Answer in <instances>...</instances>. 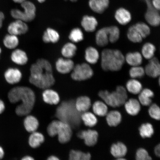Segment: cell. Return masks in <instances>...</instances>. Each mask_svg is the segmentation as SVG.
Wrapping results in <instances>:
<instances>
[{
  "label": "cell",
  "instance_id": "obj_1",
  "mask_svg": "<svg viewBox=\"0 0 160 160\" xmlns=\"http://www.w3.org/2000/svg\"><path fill=\"white\" fill-rule=\"evenodd\" d=\"M30 71V83L39 88H49L55 82L52 66L47 60H38L31 66Z\"/></svg>",
  "mask_w": 160,
  "mask_h": 160
},
{
  "label": "cell",
  "instance_id": "obj_2",
  "mask_svg": "<svg viewBox=\"0 0 160 160\" xmlns=\"http://www.w3.org/2000/svg\"><path fill=\"white\" fill-rule=\"evenodd\" d=\"M8 98L11 103L21 102L18 106L15 112L18 115H27L32 110L35 102L34 92L31 88L25 87L13 88L9 92Z\"/></svg>",
  "mask_w": 160,
  "mask_h": 160
},
{
  "label": "cell",
  "instance_id": "obj_3",
  "mask_svg": "<svg viewBox=\"0 0 160 160\" xmlns=\"http://www.w3.org/2000/svg\"><path fill=\"white\" fill-rule=\"evenodd\" d=\"M125 62L124 56L119 50L107 49L102 52L101 66L104 71H119L122 69Z\"/></svg>",
  "mask_w": 160,
  "mask_h": 160
},
{
  "label": "cell",
  "instance_id": "obj_4",
  "mask_svg": "<svg viewBox=\"0 0 160 160\" xmlns=\"http://www.w3.org/2000/svg\"><path fill=\"white\" fill-rule=\"evenodd\" d=\"M79 112L75 107V102L72 100L63 102L57 108L56 116L61 121L68 124L71 127L79 125Z\"/></svg>",
  "mask_w": 160,
  "mask_h": 160
},
{
  "label": "cell",
  "instance_id": "obj_5",
  "mask_svg": "<svg viewBox=\"0 0 160 160\" xmlns=\"http://www.w3.org/2000/svg\"><path fill=\"white\" fill-rule=\"evenodd\" d=\"M98 95L106 104L114 108L124 104L128 99L127 90L122 86H118L112 92L107 90L100 91Z\"/></svg>",
  "mask_w": 160,
  "mask_h": 160
},
{
  "label": "cell",
  "instance_id": "obj_6",
  "mask_svg": "<svg viewBox=\"0 0 160 160\" xmlns=\"http://www.w3.org/2000/svg\"><path fill=\"white\" fill-rule=\"evenodd\" d=\"M47 132L50 137H54L58 135L59 141L62 143L68 142L72 134L71 126L59 120L52 122L48 126Z\"/></svg>",
  "mask_w": 160,
  "mask_h": 160
},
{
  "label": "cell",
  "instance_id": "obj_7",
  "mask_svg": "<svg viewBox=\"0 0 160 160\" xmlns=\"http://www.w3.org/2000/svg\"><path fill=\"white\" fill-rule=\"evenodd\" d=\"M23 11L17 9L12 10L11 14L14 18L24 22H31L36 16V7L31 2L25 1L21 3Z\"/></svg>",
  "mask_w": 160,
  "mask_h": 160
},
{
  "label": "cell",
  "instance_id": "obj_8",
  "mask_svg": "<svg viewBox=\"0 0 160 160\" xmlns=\"http://www.w3.org/2000/svg\"><path fill=\"white\" fill-rule=\"evenodd\" d=\"M72 71V79L76 81H83L89 79L93 77L94 74L91 66L87 63L76 65Z\"/></svg>",
  "mask_w": 160,
  "mask_h": 160
},
{
  "label": "cell",
  "instance_id": "obj_9",
  "mask_svg": "<svg viewBox=\"0 0 160 160\" xmlns=\"http://www.w3.org/2000/svg\"><path fill=\"white\" fill-rule=\"evenodd\" d=\"M78 136L80 138L84 140L86 145L92 147L97 143L98 133L95 130L89 129L80 132Z\"/></svg>",
  "mask_w": 160,
  "mask_h": 160
},
{
  "label": "cell",
  "instance_id": "obj_10",
  "mask_svg": "<svg viewBox=\"0 0 160 160\" xmlns=\"http://www.w3.org/2000/svg\"><path fill=\"white\" fill-rule=\"evenodd\" d=\"M144 69L146 74L149 77L154 78L159 77L160 64L158 59L154 57L149 60V63L146 66Z\"/></svg>",
  "mask_w": 160,
  "mask_h": 160
},
{
  "label": "cell",
  "instance_id": "obj_11",
  "mask_svg": "<svg viewBox=\"0 0 160 160\" xmlns=\"http://www.w3.org/2000/svg\"><path fill=\"white\" fill-rule=\"evenodd\" d=\"M147 10L145 14V19L148 23L154 27L160 25V17L158 10L152 5L147 6Z\"/></svg>",
  "mask_w": 160,
  "mask_h": 160
},
{
  "label": "cell",
  "instance_id": "obj_12",
  "mask_svg": "<svg viewBox=\"0 0 160 160\" xmlns=\"http://www.w3.org/2000/svg\"><path fill=\"white\" fill-rule=\"evenodd\" d=\"M28 27L25 22L17 20L9 25L8 27V32L10 34L17 36L24 34L27 32Z\"/></svg>",
  "mask_w": 160,
  "mask_h": 160
},
{
  "label": "cell",
  "instance_id": "obj_13",
  "mask_svg": "<svg viewBox=\"0 0 160 160\" xmlns=\"http://www.w3.org/2000/svg\"><path fill=\"white\" fill-rule=\"evenodd\" d=\"M73 62L70 59L61 58L56 62V67L58 72L62 74H67L72 71L74 67Z\"/></svg>",
  "mask_w": 160,
  "mask_h": 160
},
{
  "label": "cell",
  "instance_id": "obj_14",
  "mask_svg": "<svg viewBox=\"0 0 160 160\" xmlns=\"http://www.w3.org/2000/svg\"><path fill=\"white\" fill-rule=\"evenodd\" d=\"M4 77L8 83L10 84H15L21 81L22 74L19 69L10 68L5 71Z\"/></svg>",
  "mask_w": 160,
  "mask_h": 160
},
{
  "label": "cell",
  "instance_id": "obj_15",
  "mask_svg": "<svg viewBox=\"0 0 160 160\" xmlns=\"http://www.w3.org/2000/svg\"><path fill=\"white\" fill-rule=\"evenodd\" d=\"M115 17L118 22L122 25H127L131 22L132 19L130 12L122 8H120L116 11Z\"/></svg>",
  "mask_w": 160,
  "mask_h": 160
},
{
  "label": "cell",
  "instance_id": "obj_16",
  "mask_svg": "<svg viewBox=\"0 0 160 160\" xmlns=\"http://www.w3.org/2000/svg\"><path fill=\"white\" fill-rule=\"evenodd\" d=\"M81 25L86 31L92 32L97 28L98 22L95 18L92 16L86 15L82 20Z\"/></svg>",
  "mask_w": 160,
  "mask_h": 160
},
{
  "label": "cell",
  "instance_id": "obj_17",
  "mask_svg": "<svg viewBox=\"0 0 160 160\" xmlns=\"http://www.w3.org/2000/svg\"><path fill=\"white\" fill-rule=\"evenodd\" d=\"M91 106V100L87 96H81L78 98L75 102L76 108L79 112H87Z\"/></svg>",
  "mask_w": 160,
  "mask_h": 160
},
{
  "label": "cell",
  "instance_id": "obj_18",
  "mask_svg": "<svg viewBox=\"0 0 160 160\" xmlns=\"http://www.w3.org/2000/svg\"><path fill=\"white\" fill-rule=\"evenodd\" d=\"M124 104L126 111L132 116L137 115L141 110V104L135 99H129L125 102Z\"/></svg>",
  "mask_w": 160,
  "mask_h": 160
},
{
  "label": "cell",
  "instance_id": "obj_19",
  "mask_svg": "<svg viewBox=\"0 0 160 160\" xmlns=\"http://www.w3.org/2000/svg\"><path fill=\"white\" fill-rule=\"evenodd\" d=\"M44 101L50 105H57L60 101V97L57 92L48 88L45 89L42 93Z\"/></svg>",
  "mask_w": 160,
  "mask_h": 160
},
{
  "label": "cell",
  "instance_id": "obj_20",
  "mask_svg": "<svg viewBox=\"0 0 160 160\" xmlns=\"http://www.w3.org/2000/svg\"><path fill=\"white\" fill-rule=\"evenodd\" d=\"M125 58V61L132 67L140 66L142 63V56L138 52L128 53Z\"/></svg>",
  "mask_w": 160,
  "mask_h": 160
},
{
  "label": "cell",
  "instance_id": "obj_21",
  "mask_svg": "<svg viewBox=\"0 0 160 160\" xmlns=\"http://www.w3.org/2000/svg\"><path fill=\"white\" fill-rule=\"evenodd\" d=\"M96 42L99 47H103L109 43V35L107 27L100 29L96 33Z\"/></svg>",
  "mask_w": 160,
  "mask_h": 160
},
{
  "label": "cell",
  "instance_id": "obj_22",
  "mask_svg": "<svg viewBox=\"0 0 160 160\" xmlns=\"http://www.w3.org/2000/svg\"><path fill=\"white\" fill-rule=\"evenodd\" d=\"M138 99L140 104L145 106L151 104L152 98L154 94L151 89L148 88L142 89L139 94Z\"/></svg>",
  "mask_w": 160,
  "mask_h": 160
},
{
  "label": "cell",
  "instance_id": "obj_23",
  "mask_svg": "<svg viewBox=\"0 0 160 160\" xmlns=\"http://www.w3.org/2000/svg\"><path fill=\"white\" fill-rule=\"evenodd\" d=\"M11 58L14 62L19 65H24L27 63L28 58L27 54L22 50L16 49L12 52Z\"/></svg>",
  "mask_w": 160,
  "mask_h": 160
},
{
  "label": "cell",
  "instance_id": "obj_24",
  "mask_svg": "<svg viewBox=\"0 0 160 160\" xmlns=\"http://www.w3.org/2000/svg\"><path fill=\"white\" fill-rule=\"evenodd\" d=\"M127 152V147L123 143L120 142L113 144L111 147V154L117 158H123Z\"/></svg>",
  "mask_w": 160,
  "mask_h": 160
},
{
  "label": "cell",
  "instance_id": "obj_25",
  "mask_svg": "<svg viewBox=\"0 0 160 160\" xmlns=\"http://www.w3.org/2000/svg\"><path fill=\"white\" fill-rule=\"evenodd\" d=\"M99 57V52L95 48L90 47L85 50V57L86 61L91 64H95L97 63Z\"/></svg>",
  "mask_w": 160,
  "mask_h": 160
},
{
  "label": "cell",
  "instance_id": "obj_26",
  "mask_svg": "<svg viewBox=\"0 0 160 160\" xmlns=\"http://www.w3.org/2000/svg\"><path fill=\"white\" fill-rule=\"evenodd\" d=\"M126 89L129 93L134 95L139 94L142 90V85L141 82L137 79H132L126 83Z\"/></svg>",
  "mask_w": 160,
  "mask_h": 160
},
{
  "label": "cell",
  "instance_id": "obj_27",
  "mask_svg": "<svg viewBox=\"0 0 160 160\" xmlns=\"http://www.w3.org/2000/svg\"><path fill=\"white\" fill-rule=\"evenodd\" d=\"M106 116L108 125L111 127H116L121 122L122 115L118 111H111L108 113Z\"/></svg>",
  "mask_w": 160,
  "mask_h": 160
},
{
  "label": "cell",
  "instance_id": "obj_28",
  "mask_svg": "<svg viewBox=\"0 0 160 160\" xmlns=\"http://www.w3.org/2000/svg\"><path fill=\"white\" fill-rule=\"evenodd\" d=\"M25 128L29 132H35L39 127V122L36 118L33 116H27L24 121Z\"/></svg>",
  "mask_w": 160,
  "mask_h": 160
},
{
  "label": "cell",
  "instance_id": "obj_29",
  "mask_svg": "<svg viewBox=\"0 0 160 160\" xmlns=\"http://www.w3.org/2000/svg\"><path fill=\"white\" fill-rule=\"evenodd\" d=\"M59 38V34L57 31L51 28H49L44 33L43 40L46 43H55L58 41Z\"/></svg>",
  "mask_w": 160,
  "mask_h": 160
},
{
  "label": "cell",
  "instance_id": "obj_30",
  "mask_svg": "<svg viewBox=\"0 0 160 160\" xmlns=\"http://www.w3.org/2000/svg\"><path fill=\"white\" fill-rule=\"evenodd\" d=\"M45 141V138L42 133L38 132H33L30 135L29 143L32 148H36L39 147Z\"/></svg>",
  "mask_w": 160,
  "mask_h": 160
},
{
  "label": "cell",
  "instance_id": "obj_31",
  "mask_svg": "<svg viewBox=\"0 0 160 160\" xmlns=\"http://www.w3.org/2000/svg\"><path fill=\"white\" fill-rule=\"evenodd\" d=\"M156 50V47L153 44L146 43L142 47L141 54L145 59L150 60L154 57Z\"/></svg>",
  "mask_w": 160,
  "mask_h": 160
},
{
  "label": "cell",
  "instance_id": "obj_32",
  "mask_svg": "<svg viewBox=\"0 0 160 160\" xmlns=\"http://www.w3.org/2000/svg\"><path fill=\"white\" fill-rule=\"evenodd\" d=\"M94 113L99 117H104L108 113V108L107 104L103 102L97 101L95 102L92 106Z\"/></svg>",
  "mask_w": 160,
  "mask_h": 160
},
{
  "label": "cell",
  "instance_id": "obj_33",
  "mask_svg": "<svg viewBox=\"0 0 160 160\" xmlns=\"http://www.w3.org/2000/svg\"><path fill=\"white\" fill-rule=\"evenodd\" d=\"M127 35L128 39L133 43H141L143 40V38L136 29L135 25L132 26L129 28Z\"/></svg>",
  "mask_w": 160,
  "mask_h": 160
},
{
  "label": "cell",
  "instance_id": "obj_34",
  "mask_svg": "<svg viewBox=\"0 0 160 160\" xmlns=\"http://www.w3.org/2000/svg\"><path fill=\"white\" fill-rule=\"evenodd\" d=\"M81 118L85 125L88 127H93L97 123V117L94 114L90 112H85L81 115Z\"/></svg>",
  "mask_w": 160,
  "mask_h": 160
},
{
  "label": "cell",
  "instance_id": "obj_35",
  "mask_svg": "<svg viewBox=\"0 0 160 160\" xmlns=\"http://www.w3.org/2000/svg\"><path fill=\"white\" fill-rule=\"evenodd\" d=\"M77 51V47L74 44L68 43L63 46L61 52L63 57L70 59L75 56Z\"/></svg>",
  "mask_w": 160,
  "mask_h": 160
},
{
  "label": "cell",
  "instance_id": "obj_36",
  "mask_svg": "<svg viewBox=\"0 0 160 160\" xmlns=\"http://www.w3.org/2000/svg\"><path fill=\"white\" fill-rule=\"evenodd\" d=\"M3 43L8 49H15L18 45L19 39L17 36L9 34L6 35L3 39Z\"/></svg>",
  "mask_w": 160,
  "mask_h": 160
},
{
  "label": "cell",
  "instance_id": "obj_37",
  "mask_svg": "<svg viewBox=\"0 0 160 160\" xmlns=\"http://www.w3.org/2000/svg\"><path fill=\"white\" fill-rule=\"evenodd\" d=\"M69 160H91V155L89 153L72 150L69 153Z\"/></svg>",
  "mask_w": 160,
  "mask_h": 160
},
{
  "label": "cell",
  "instance_id": "obj_38",
  "mask_svg": "<svg viewBox=\"0 0 160 160\" xmlns=\"http://www.w3.org/2000/svg\"><path fill=\"white\" fill-rule=\"evenodd\" d=\"M139 131L140 135L144 138L151 137L154 133L153 126L149 123L142 125L139 128Z\"/></svg>",
  "mask_w": 160,
  "mask_h": 160
},
{
  "label": "cell",
  "instance_id": "obj_39",
  "mask_svg": "<svg viewBox=\"0 0 160 160\" xmlns=\"http://www.w3.org/2000/svg\"><path fill=\"white\" fill-rule=\"evenodd\" d=\"M109 35V42L111 43H115L119 38L120 30L117 26H112L107 27Z\"/></svg>",
  "mask_w": 160,
  "mask_h": 160
},
{
  "label": "cell",
  "instance_id": "obj_40",
  "mask_svg": "<svg viewBox=\"0 0 160 160\" xmlns=\"http://www.w3.org/2000/svg\"><path fill=\"white\" fill-rule=\"evenodd\" d=\"M145 69L140 66L132 67L129 71V75L132 79L141 78L145 75Z\"/></svg>",
  "mask_w": 160,
  "mask_h": 160
},
{
  "label": "cell",
  "instance_id": "obj_41",
  "mask_svg": "<svg viewBox=\"0 0 160 160\" xmlns=\"http://www.w3.org/2000/svg\"><path fill=\"white\" fill-rule=\"evenodd\" d=\"M143 39L147 38L151 33V29L147 24L142 22H139L135 25Z\"/></svg>",
  "mask_w": 160,
  "mask_h": 160
},
{
  "label": "cell",
  "instance_id": "obj_42",
  "mask_svg": "<svg viewBox=\"0 0 160 160\" xmlns=\"http://www.w3.org/2000/svg\"><path fill=\"white\" fill-rule=\"evenodd\" d=\"M69 38L73 42L78 43L81 42L84 38L82 31L79 28L73 29L70 33Z\"/></svg>",
  "mask_w": 160,
  "mask_h": 160
},
{
  "label": "cell",
  "instance_id": "obj_43",
  "mask_svg": "<svg viewBox=\"0 0 160 160\" xmlns=\"http://www.w3.org/2000/svg\"><path fill=\"white\" fill-rule=\"evenodd\" d=\"M89 4L90 8L95 12L101 14L105 10L97 0H89Z\"/></svg>",
  "mask_w": 160,
  "mask_h": 160
},
{
  "label": "cell",
  "instance_id": "obj_44",
  "mask_svg": "<svg viewBox=\"0 0 160 160\" xmlns=\"http://www.w3.org/2000/svg\"><path fill=\"white\" fill-rule=\"evenodd\" d=\"M149 113L151 118L157 120L160 118V109L159 106L156 104L152 105L149 109Z\"/></svg>",
  "mask_w": 160,
  "mask_h": 160
},
{
  "label": "cell",
  "instance_id": "obj_45",
  "mask_svg": "<svg viewBox=\"0 0 160 160\" xmlns=\"http://www.w3.org/2000/svg\"><path fill=\"white\" fill-rule=\"evenodd\" d=\"M136 160H152L146 150L140 148L137 150L136 153Z\"/></svg>",
  "mask_w": 160,
  "mask_h": 160
},
{
  "label": "cell",
  "instance_id": "obj_46",
  "mask_svg": "<svg viewBox=\"0 0 160 160\" xmlns=\"http://www.w3.org/2000/svg\"><path fill=\"white\" fill-rule=\"evenodd\" d=\"M105 10L108 7L109 4V0H97Z\"/></svg>",
  "mask_w": 160,
  "mask_h": 160
},
{
  "label": "cell",
  "instance_id": "obj_47",
  "mask_svg": "<svg viewBox=\"0 0 160 160\" xmlns=\"http://www.w3.org/2000/svg\"><path fill=\"white\" fill-rule=\"evenodd\" d=\"M160 0H152V1L153 7L158 11H159L160 8Z\"/></svg>",
  "mask_w": 160,
  "mask_h": 160
},
{
  "label": "cell",
  "instance_id": "obj_48",
  "mask_svg": "<svg viewBox=\"0 0 160 160\" xmlns=\"http://www.w3.org/2000/svg\"><path fill=\"white\" fill-rule=\"evenodd\" d=\"M5 109V105L2 100L0 99V115L2 113Z\"/></svg>",
  "mask_w": 160,
  "mask_h": 160
},
{
  "label": "cell",
  "instance_id": "obj_49",
  "mask_svg": "<svg viewBox=\"0 0 160 160\" xmlns=\"http://www.w3.org/2000/svg\"><path fill=\"white\" fill-rule=\"evenodd\" d=\"M155 153L156 156L158 157H160V145L159 144L157 145L155 148Z\"/></svg>",
  "mask_w": 160,
  "mask_h": 160
},
{
  "label": "cell",
  "instance_id": "obj_50",
  "mask_svg": "<svg viewBox=\"0 0 160 160\" xmlns=\"http://www.w3.org/2000/svg\"><path fill=\"white\" fill-rule=\"evenodd\" d=\"M5 16L3 13L1 12H0V29L2 26L3 22Z\"/></svg>",
  "mask_w": 160,
  "mask_h": 160
},
{
  "label": "cell",
  "instance_id": "obj_51",
  "mask_svg": "<svg viewBox=\"0 0 160 160\" xmlns=\"http://www.w3.org/2000/svg\"><path fill=\"white\" fill-rule=\"evenodd\" d=\"M5 152L3 148L0 146V160L2 159L4 157Z\"/></svg>",
  "mask_w": 160,
  "mask_h": 160
},
{
  "label": "cell",
  "instance_id": "obj_52",
  "mask_svg": "<svg viewBox=\"0 0 160 160\" xmlns=\"http://www.w3.org/2000/svg\"><path fill=\"white\" fill-rule=\"evenodd\" d=\"M21 160H35L33 158H32L31 157H30V156H26L24 157H23L22 159Z\"/></svg>",
  "mask_w": 160,
  "mask_h": 160
},
{
  "label": "cell",
  "instance_id": "obj_53",
  "mask_svg": "<svg viewBox=\"0 0 160 160\" xmlns=\"http://www.w3.org/2000/svg\"><path fill=\"white\" fill-rule=\"evenodd\" d=\"M47 160H60L59 158L55 156H52L48 158Z\"/></svg>",
  "mask_w": 160,
  "mask_h": 160
},
{
  "label": "cell",
  "instance_id": "obj_54",
  "mask_svg": "<svg viewBox=\"0 0 160 160\" xmlns=\"http://www.w3.org/2000/svg\"><path fill=\"white\" fill-rule=\"evenodd\" d=\"M13 1L16 3H22L26 1V0H13Z\"/></svg>",
  "mask_w": 160,
  "mask_h": 160
},
{
  "label": "cell",
  "instance_id": "obj_55",
  "mask_svg": "<svg viewBox=\"0 0 160 160\" xmlns=\"http://www.w3.org/2000/svg\"><path fill=\"white\" fill-rule=\"evenodd\" d=\"M38 2H39L42 3L44 2L45 1V0H37Z\"/></svg>",
  "mask_w": 160,
  "mask_h": 160
},
{
  "label": "cell",
  "instance_id": "obj_56",
  "mask_svg": "<svg viewBox=\"0 0 160 160\" xmlns=\"http://www.w3.org/2000/svg\"><path fill=\"white\" fill-rule=\"evenodd\" d=\"M116 160H127L126 159L123 158H117Z\"/></svg>",
  "mask_w": 160,
  "mask_h": 160
},
{
  "label": "cell",
  "instance_id": "obj_57",
  "mask_svg": "<svg viewBox=\"0 0 160 160\" xmlns=\"http://www.w3.org/2000/svg\"><path fill=\"white\" fill-rule=\"evenodd\" d=\"M72 2H75L77 1V0H70Z\"/></svg>",
  "mask_w": 160,
  "mask_h": 160
},
{
  "label": "cell",
  "instance_id": "obj_58",
  "mask_svg": "<svg viewBox=\"0 0 160 160\" xmlns=\"http://www.w3.org/2000/svg\"><path fill=\"white\" fill-rule=\"evenodd\" d=\"M1 48H0V55H1Z\"/></svg>",
  "mask_w": 160,
  "mask_h": 160
}]
</instances>
